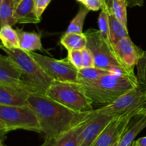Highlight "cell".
Returning <instances> with one entry per match:
<instances>
[{
    "mask_svg": "<svg viewBox=\"0 0 146 146\" xmlns=\"http://www.w3.org/2000/svg\"><path fill=\"white\" fill-rule=\"evenodd\" d=\"M111 71L97 68V67H89V68H82L78 70V83L85 84V83L94 82L97 81L106 74H108Z\"/></svg>",
    "mask_w": 146,
    "mask_h": 146,
    "instance_id": "7402d4cb",
    "label": "cell"
},
{
    "mask_svg": "<svg viewBox=\"0 0 146 146\" xmlns=\"http://www.w3.org/2000/svg\"><path fill=\"white\" fill-rule=\"evenodd\" d=\"M0 84L34 88L23 79L19 67L9 56H0Z\"/></svg>",
    "mask_w": 146,
    "mask_h": 146,
    "instance_id": "7c38bea8",
    "label": "cell"
},
{
    "mask_svg": "<svg viewBox=\"0 0 146 146\" xmlns=\"http://www.w3.org/2000/svg\"><path fill=\"white\" fill-rule=\"evenodd\" d=\"M67 58L78 70L84 68L83 55L81 49L68 50Z\"/></svg>",
    "mask_w": 146,
    "mask_h": 146,
    "instance_id": "4316f807",
    "label": "cell"
},
{
    "mask_svg": "<svg viewBox=\"0 0 146 146\" xmlns=\"http://www.w3.org/2000/svg\"><path fill=\"white\" fill-rule=\"evenodd\" d=\"M91 116V111L88 118L58 137L56 139L54 146H79L80 135Z\"/></svg>",
    "mask_w": 146,
    "mask_h": 146,
    "instance_id": "2e32d148",
    "label": "cell"
},
{
    "mask_svg": "<svg viewBox=\"0 0 146 146\" xmlns=\"http://www.w3.org/2000/svg\"><path fill=\"white\" fill-rule=\"evenodd\" d=\"M0 39L1 41V46L9 49L19 48V36L17 29H13L11 26H1L0 29Z\"/></svg>",
    "mask_w": 146,
    "mask_h": 146,
    "instance_id": "44dd1931",
    "label": "cell"
},
{
    "mask_svg": "<svg viewBox=\"0 0 146 146\" xmlns=\"http://www.w3.org/2000/svg\"><path fill=\"white\" fill-rule=\"evenodd\" d=\"M28 102L38 116L45 138L56 139L88 118L91 111H74L38 92L31 93Z\"/></svg>",
    "mask_w": 146,
    "mask_h": 146,
    "instance_id": "6da1fadb",
    "label": "cell"
},
{
    "mask_svg": "<svg viewBox=\"0 0 146 146\" xmlns=\"http://www.w3.org/2000/svg\"><path fill=\"white\" fill-rule=\"evenodd\" d=\"M45 95L74 111L87 112L94 110L93 102L78 83L53 81Z\"/></svg>",
    "mask_w": 146,
    "mask_h": 146,
    "instance_id": "8992f818",
    "label": "cell"
},
{
    "mask_svg": "<svg viewBox=\"0 0 146 146\" xmlns=\"http://www.w3.org/2000/svg\"><path fill=\"white\" fill-rule=\"evenodd\" d=\"M102 1V9L112 14L113 0H101Z\"/></svg>",
    "mask_w": 146,
    "mask_h": 146,
    "instance_id": "4dcf8cb0",
    "label": "cell"
},
{
    "mask_svg": "<svg viewBox=\"0 0 146 146\" xmlns=\"http://www.w3.org/2000/svg\"><path fill=\"white\" fill-rule=\"evenodd\" d=\"M34 92L36 91L29 87L0 84V105L11 106L29 105V96Z\"/></svg>",
    "mask_w": 146,
    "mask_h": 146,
    "instance_id": "4fadbf2b",
    "label": "cell"
},
{
    "mask_svg": "<svg viewBox=\"0 0 146 146\" xmlns=\"http://www.w3.org/2000/svg\"><path fill=\"white\" fill-rule=\"evenodd\" d=\"M94 110L91 111V116L81 131L79 146H91L108 123L114 118L108 114L96 113Z\"/></svg>",
    "mask_w": 146,
    "mask_h": 146,
    "instance_id": "30bf717a",
    "label": "cell"
},
{
    "mask_svg": "<svg viewBox=\"0 0 146 146\" xmlns=\"http://www.w3.org/2000/svg\"><path fill=\"white\" fill-rule=\"evenodd\" d=\"M110 19V41L112 45L129 36L127 27L118 19L113 14H109Z\"/></svg>",
    "mask_w": 146,
    "mask_h": 146,
    "instance_id": "d6986e66",
    "label": "cell"
},
{
    "mask_svg": "<svg viewBox=\"0 0 146 146\" xmlns=\"http://www.w3.org/2000/svg\"><path fill=\"white\" fill-rule=\"evenodd\" d=\"M145 106H146V87H145Z\"/></svg>",
    "mask_w": 146,
    "mask_h": 146,
    "instance_id": "8d00e7d4",
    "label": "cell"
},
{
    "mask_svg": "<svg viewBox=\"0 0 146 146\" xmlns=\"http://www.w3.org/2000/svg\"><path fill=\"white\" fill-rule=\"evenodd\" d=\"M1 146H6V145H4V144H3L2 141H1Z\"/></svg>",
    "mask_w": 146,
    "mask_h": 146,
    "instance_id": "74e56055",
    "label": "cell"
},
{
    "mask_svg": "<svg viewBox=\"0 0 146 146\" xmlns=\"http://www.w3.org/2000/svg\"><path fill=\"white\" fill-rule=\"evenodd\" d=\"M19 36V48L28 52L42 50L41 36L35 32H28L17 29Z\"/></svg>",
    "mask_w": 146,
    "mask_h": 146,
    "instance_id": "e0dca14e",
    "label": "cell"
},
{
    "mask_svg": "<svg viewBox=\"0 0 146 146\" xmlns=\"http://www.w3.org/2000/svg\"><path fill=\"white\" fill-rule=\"evenodd\" d=\"M127 7L126 0H113L112 14L125 27H128Z\"/></svg>",
    "mask_w": 146,
    "mask_h": 146,
    "instance_id": "cb8c5ba5",
    "label": "cell"
},
{
    "mask_svg": "<svg viewBox=\"0 0 146 146\" xmlns=\"http://www.w3.org/2000/svg\"><path fill=\"white\" fill-rule=\"evenodd\" d=\"M16 130L41 132L38 116L29 105L21 106L0 105V131L1 137Z\"/></svg>",
    "mask_w": 146,
    "mask_h": 146,
    "instance_id": "5b68a950",
    "label": "cell"
},
{
    "mask_svg": "<svg viewBox=\"0 0 146 146\" xmlns=\"http://www.w3.org/2000/svg\"><path fill=\"white\" fill-rule=\"evenodd\" d=\"M117 57L121 64L131 72L134 73V68L142 56L143 51L135 45L130 36L123 38L115 45H113Z\"/></svg>",
    "mask_w": 146,
    "mask_h": 146,
    "instance_id": "8fae6325",
    "label": "cell"
},
{
    "mask_svg": "<svg viewBox=\"0 0 146 146\" xmlns=\"http://www.w3.org/2000/svg\"><path fill=\"white\" fill-rule=\"evenodd\" d=\"M22 0H14V6H15V8L18 6V4H19Z\"/></svg>",
    "mask_w": 146,
    "mask_h": 146,
    "instance_id": "e575fe53",
    "label": "cell"
},
{
    "mask_svg": "<svg viewBox=\"0 0 146 146\" xmlns=\"http://www.w3.org/2000/svg\"><path fill=\"white\" fill-rule=\"evenodd\" d=\"M98 31L103 38L108 42L110 41V19L109 13L101 9L98 19Z\"/></svg>",
    "mask_w": 146,
    "mask_h": 146,
    "instance_id": "d4e9b609",
    "label": "cell"
},
{
    "mask_svg": "<svg viewBox=\"0 0 146 146\" xmlns=\"http://www.w3.org/2000/svg\"><path fill=\"white\" fill-rule=\"evenodd\" d=\"M88 12H89V10L88 9L86 8L84 6H81L76 15L73 18V19L70 22L66 32L80 33V34L84 33L83 28H84V22H85L86 18Z\"/></svg>",
    "mask_w": 146,
    "mask_h": 146,
    "instance_id": "603a6c76",
    "label": "cell"
},
{
    "mask_svg": "<svg viewBox=\"0 0 146 146\" xmlns=\"http://www.w3.org/2000/svg\"><path fill=\"white\" fill-rule=\"evenodd\" d=\"M83 6L88 9L89 11H97L102 9V1L101 0H77Z\"/></svg>",
    "mask_w": 146,
    "mask_h": 146,
    "instance_id": "f1b7e54d",
    "label": "cell"
},
{
    "mask_svg": "<svg viewBox=\"0 0 146 146\" xmlns=\"http://www.w3.org/2000/svg\"><path fill=\"white\" fill-rule=\"evenodd\" d=\"M87 36L85 33H66L61 36L60 43L68 50L83 49L87 46Z\"/></svg>",
    "mask_w": 146,
    "mask_h": 146,
    "instance_id": "ac0fdd59",
    "label": "cell"
},
{
    "mask_svg": "<svg viewBox=\"0 0 146 146\" xmlns=\"http://www.w3.org/2000/svg\"><path fill=\"white\" fill-rule=\"evenodd\" d=\"M85 34L88 40L86 47L93 53L95 67L117 74L135 75L121 64L111 43L106 41L98 30L89 29Z\"/></svg>",
    "mask_w": 146,
    "mask_h": 146,
    "instance_id": "277c9868",
    "label": "cell"
},
{
    "mask_svg": "<svg viewBox=\"0 0 146 146\" xmlns=\"http://www.w3.org/2000/svg\"><path fill=\"white\" fill-rule=\"evenodd\" d=\"M15 6L14 0H0V26L10 25L11 27L17 24L14 17Z\"/></svg>",
    "mask_w": 146,
    "mask_h": 146,
    "instance_id": "ffe728a7",
    "label": "cell"
},
{
    "mask_svg": "<svg viewBox=\"0 0 146 146\" xmlns=\"http://www.w3.org/2000/svg\"><path fill=\"white\" fill-rule=\"evenodd\" d=\"M116 145H117V143L115 144H114V145H111V146H116Z\"/></svg>",
    "mask_w": 146,
    "mask_h": 146,
    "instance_id": "f35d334b",
    "label": "cell"
},
{
    "mask_svg": "<svg viewBox=\"0 0 146 146\" xmlns=\"http://www.w3.org/2000/svg\"><path fill=\"white\" fill-rule=\"evenodd\" d=\"M83 55V63H84V68H89V67H95V61L93 53L88 48L81 49Z\"/></svg>",
    "mask_w": 146,
    "mask_h": 146,
    "instance_id": "83f0119b",
    "label": "cell"
},
{
    "mask_svg": "<svg viewBox=\"0 0 146 146\" xmlns=\"http://www.w3.org/2000/svg\"><path fill=\"white\" fill-rule=\"evenodd\" d=\"M80 84L93 104L105 105L140 85L136 75L113 72L106 74L94 82Z\"/></svg>",
    "mask_w": 146,
    "mask_h": 146,
    "instance_id": "7a4b0ae2",
    "label": "cell"
},
{
    "mask_svg": "<svg viewBox=\"0 0 146 146\" xmlns=\"http://www.w3.org/2000/svg\"><path fill=\"white\" fill-rule=\"evenodd\" d=\"M145 91V86L140 84L138 87L125 93L113 102L94 110V112L116 117L132 111L145 109L146 108Z\"/></svg>",
    "mask_w": 146,
    "mask_h": 146,
    "instance_id": "52a82bcc",
    "label": "cell"
},
{
    "mask_svg": "<svg viewBox=\"0 0 146 146\" xmlns=\"http://www.w3.org/2000/svg\"><path fill=\"white\" fill-rule=\"evenodd\" d=\"M136 76L141 85L146 86V51H143L142 56L137 63Z\"/></svg>",
    "mask_w": 146,
    "mask_h": 146,
    "instance_id": "484cf974",
    "label": "cell"
},
{
    "mask_svg": "<svg viewBox=\"0 0 146 146\" xmlns=\"http://www.w3.org/2000/svg\"><path fill=\"white\" fill-rule=\"evenodd\" d=\"M135 143L136 146H146V137H143L135 141Z\"/></svg>",
    "mask_w": 146,
    "mask_h": 146,
    "instance_id": "836d02e7",
    "label": "cell"
},
{
    "mask_svg": "<svg viewBox=\"0 0 146 146\" xmlns=\"http://www.w3.org/2000/svg\"><path fill=\"white\" fill-rule=\"evenodd\" d=\"M33 58L53 81L78 83V70L68 58L56 59L35 52H30Z\"/></svg>",
    "mask_w": 146,
    "mask_h": 146,
    "instance_id": "ba28073f",
    "label": "cell"
},
{
    "mask_svg": "<svg viewBox=\"0 0 146 146\" xmlns=\"http://www.w3.org/2000/svg\"><path fill=\"white\" fill-rule=\"evenodd\" d=\"M145 87H146V86H145Z\"/></svg>",
    "mask_w": 146,
    "mask_h": 146,
    "instance_id": "ab89813d",
    "label": "cell"
},
{
    "mask_svg": "<svg viewBox=\"0 0 146 146\" xmlns=\"http://www.w3.org/2000/svg\"><path fill=\"white\" fill-rule=\"evenodd\" d=\"M51 0H34V7L36 12L39 18L41 19L43 13L47 8Z\"/></svg>",
    "mask_w": 146,
    "mask_h": 146,
    "instance_id": "f546056e",
    "label": "cell"
},
{
    "mask_svg": "<svg viewBox=\"0 0 146 146\" xmlns=\"http://www.w3.org/2000/svg\"><path fill=\"white\" fill-rule=\"evenodd\" d=\"M128 7H143L144 4V0H126Z\"/></svg>",
    "mask_w": 146,
    "mask_h": 146,
    "instance_id": "1f68e13d",
    "label": "cell"
},
{
    "mask_svg": "<svg viewBox=\"0 0 146 146\" xmlns=\"http://www.w3.org/2000/svg\"><path fill=\"white\" fill-rule=\"evenodd\" d=\"M1 48L19 67L22 72L23 79L29 84L36 92L45 94L53 79L33 58L30 52L20 48L9 49L1 46Z\"/></svg>",
    "mask_w": 146,
    "mask_h": 146,
    "instance_id": "3957f363",
    "label": "cell"
},
{
    "mask_svg": "<svg viewBox=\"0 0 146 146\" xmlns=\"http://www.w3.org/2000/svg\"><path fill=\"white\" fill-rule=\"evenodd\" d=\"M14 17L19 24H38L41 21L36 12L34 0H22L15 8Z\"/></svg>",
    "mask_w": 146,
    "mask_h": 146,
    "instance_id": "9a60e30c",
    "label": "cell"
},
{
    "mask_svg": "<svg viewBox=\"0 0 146 146\" xmlns=\"http://www.w3.org/2000/svg\"><path fill=\"white\" fill-rule=\"evenodd\" d=\"M131 146H136V145H135V141H134V142L133 143V144Z\"/></svg>",
    "mask_w": 146,
    "mask_h": 146,
    "instance_id": "d590c367",
    "label": "cell"
},
{
    "mask_svg": "<svg viewBox=\"0 0 146 146\" xmlns=\"http://www.w3.org/2000/svg\"><path fill=\"white\" fill-rule=\"evenodd\" d=\"M145 109L132 111L124 115L114 117L91 146H111L118 143L131 120Z\"/></svg>",
    "mask_w": 146,
    "mask_h": 146,
    "instance_id": "9c48e42d",
    "label": "cell"
},
{
    "mask_svg": "<svg viewBox=\"0 0 146 146\" xmlns=\"http://www.w3.org/2000/svg\"><path fill=\"white\" fill-rule=\"evenodd\" d=\"M56 138H45V141L41 146H54Z\"/></svg>",
    "mask_w": 146,
    "mask_h": 146,
    "instance_id": "d6a6232c",
    "label": "cell"
},
{
    "mask_svg": "<svg viewBox=\"0 0 146 146\" xmlns=\"http://www.w3.org/2000/svg\"><path fill=\"white\" fill-rule=\"evenodd\" d=\"M146 128V109L134 117L120 138L116 146H131L141 131Z\"/></svg>",
    "mask_w": 146,
    "mask_h": 146,
    "instance_id": "5bb4252c",
    "label": "cell"
}]
</instances>
